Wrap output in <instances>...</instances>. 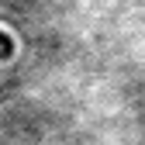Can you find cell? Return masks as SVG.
<instances>
[{
	"label": "cell",
	"instance_id": "1",
	"mask_svg": "<svg viewBox=\"0 0 145 145\" xmlns=\"http://www.w3.org/2000/svg\"><path fill=\"white\" fill-rule=\"evenodd\" d=\"M14 56V38L7 31H0V59H10Z\"/></svg>",
	"mask_w": 145,
	"mask_h": 145
}]
</instances>
